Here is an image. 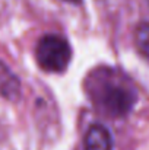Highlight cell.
Instances as JSON below:
<instances>
[{
  "label": "cell",
  "instance_id": "1",
  "mask_svg": "<svg viewBox=\"0 0 149 150\" xmlns=\"http://www.w3.org/2000/svg\"><path fill=\"white\" fill-rule=\"evenodd\" d=\"M91 99L102 114L111 118H123L132 111L138 98L130 85L118 80L115 74L105 71L94 76Z\"/></svg>",
  "mask_w": 149,
  "mask_h": 150
},
{
  "label": "cell",
  "instance_id": "2",
  "mask_svg": "<svg viewBox=\"0 0 149 150\" xmlns=\"http://www.w3.org/2000/svg\"><path fill=\"white\" fill-rule=\"evenodd\" d=\"M35 58L43 70L48 73H63L72 60L70 44L60 35L47 34L37 42Z\"/></svg>",
  "mask_w": 149,
  "mask_h": 150
},
{
  "label": "cell",
  "instance_id": "3",
  "mask_svg": "<svg viewBox=\"0 0 149 150\" xmlns=\"http://www.w3.org/2000/svg\"><path fill=\"white\" fill-rule=\"evenodd\" d=\"M22 88L19 77L3 63L0 61V96L6 100L16 102L21 98Z\"/></svg>",
  "mask_w": 149,
  "mask_h": 150
},
{
  "label": "cell",
  "instance_id": "4",
  "mask_svg": "<svg viewBox=\"0 0 149 150\" xmlns=\"http://www.w3.org/2000/svg\"><path fill=\"white\" fill-rule=\"evenodd\" d=\"M83 144L85 150H113V137L104 125L94 124L89 127Z\"/></svg>",
  "mask_w": 149,
  "mask_h": 150
},
{
  "label": "cell",
  "instance_id": "5",
  "mask_svg": "<svg viewBox=\"0 0 149 150\" xmlns=\"http://www.w3.org/2000/svg\"><path fill=\"white\" fill-rule=\"evenodd\" d=\"M135 45L139 54L149 61V23H142L135 31Z\"/></svg>",
  "mask_w": 149,
  "mask_h": 150
},
{
  "label": "cell",
  "instance_id": "6",
  "mask_svg": "<svg viewBox=\"0 0 149 150\" xmlns=\"http://www.w3.org/2000/svg\"><path fill=\"white\" fill-rule=\"evenodd\" d=\"M66 1H69V3H73V4H79L82 0H66Z\"/></svg>",
  "mask_w": 149,
  "mask_h": 150
}]
</instances>
